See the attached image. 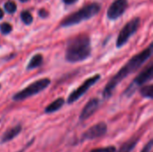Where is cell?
Segmentation results:
<instances>
[{"label": "cell", "mask_w": 153, "mask_h": 152, "mask_svg": "<svg viewBox=\"0 0 153 152\" xmlns=\"http://www.w3.org/2000/svg\"><path fill=\"white\" fill-rule=\"evenodd\" d=\"M65 104V99L63 98H59L56 99V100H54L52 103H50L46 108H45V113L46 114H52L55 113L56 111H58Z\"/></svg>", "instance_id": "obj_12"}, {"label": "cell", "mask_w": 153, "mask_h": 152, "mask_svg": "<svg viewBox=\"0 0 153 152\" xmlns=\"http://www.w3.org/2000/svg\"><path fill=\"white\" fill-rule=\"evenodd\" d=\"M49 84H50V80L48 78H42L37 80L31 84H30L28 87H26L25 89L15 93L13 97V99L14 101H22L23 99H26L31 96H34L41 92L42 90L47 89Z\"/></svg>", "instance_id": "obj_4"}, {"label": "cell", "mask_w": 153, "mask_h": 152, "mask_svg": "<svg viewBox=\"0 0 153 152\" xmlns=\"http://www.w3.org/2000/svg\"><path fill=\"white\" fill-rule=\"evenodd\" d=\"M38 14H39V16L40 18H43L44 19V18H46V17L48 16V12L47 10H45V9H40V10H39Z\"/></svg>", "instance_id": "obj_20"}, {"label": "cell", "mask_w": 153, "mask_h": 152, "mask_svg": "<svg viewBox=\"0 0 153 152\" xmlns=\"http://www.w3.org/2000/svg\"><path fill=\"white\" fill-rule=\"evenodd\" d=\"M108 131L107 125L103 122H100L97 125H92L82 135V142L87 140H93L100 137H102L106 134Z\"/></svg>", "instance_id": "obj_8"}, {"label": "cell", "mask_w": 153, "mask_h": 152, "mask_svg": "<svg viewBox=\"0 0 153 152\" xmlns=\"http://www.w3.org/2000/svg\"><path fill=\"white\" fill-rule=\"evenodd\" d=\"M128 6L127 0H115L112 4L109 6L107 15L110 20H116L126 12Z\"/></svg>", "instance_id": "obj_9"}, {"label": "cell", "mask_w": 153, "mask_h": 152, "mask_svg": "<svg viewBox=\"0 0 153 152\" xmlns=\"http://www.w3.org/2000/svg\"><path fill=\"white\" fill-rule=\"evenodd\" d=\"M141 94L143 97L147 98V99H152L153 94V86L152 85H148V86H143L141 89Z\"/></svg>", "instance_id": "obj_15"}, {"label": "cell", "mask_w": 153, "mask_h": 152, "mask_svg": "<svg viewBox=\"0 0 153 152\" xmlns=\"http://www.w3.org/2000/svg\"><path fill=\"white\" fill-rule=\"evenodd\" d=\"M100 79V75L96 74V75L85 80L84 82L82 85H80L75 90H74L69 95V97L67 99V103L68 104H73V103L76 102L82 96H83L91 89V86H93L97 82H99Z\"/></svg>", "instance_id": "obj_7"}, {"label": "cell", "mask_w": 153, "mask_h": 152, "mask_svg": "<svg viewBox=\"0 0 153 152\" xmlns=\"http://www.w3.org/2000/svg\"><path fill=\"white\" fill-rule=\"evenodd\" d=\"M4 10H5L8 13H13L16 11V8H17L15 3L13 2V1H7V2L4 4Z\"/></svg>", "instance_id": "obj_17"}, {"label": "cell", "mask_w": 153, "mask_h": 152, "mask_svg": "<svg viewBox=\"0 0 153 152\" xmlns=\"http://www.w3.org/2000/svg\"><path fill=\"white\" fill-rule=\"evenodd\" d=\"M42 63H43V56H42V55L41 54H36L30 60V62H29V64L27 65V69L28 70L35 69V68L40 66L42 65Z\"/></svg>", "instance_id": "obj_14"}, {"label": "cell", "mask_w": 153, "mask_h": 152, "mask_svg": "<svg viewBox=\"0 0 153 152\" xmlns=\"http://www.w3.org/2000/svg\"><path fill=\"white\" fill-rule=\"evenodd\" d=\"M140 22H141V19L139 17H135L134 19H132L131 21H129L121 30L117 39V47H123L127 41L128 39L137 31L139 26H140Z\"/></svg>", "instance_id": "obj_5"}, {"label": "cell", "mask_w": 153, "mask_h": 152, "mask_svg": "<svg viewBox=\"0 0 153 152\" xmlns=\"http://www.w3.org/2000/svg\"><path fill=\"white\" fill-rule=\"evenodd\" d=\"M100 4L98 3H91L88 4L80 10H78L75 13H71L70 15L66 16L61 22V27H70L75 24H78L83 21L89 20L99 13L100 11Z\"/></svg>", "instance_id": "obj_3"}, {"label": "cell", "mask_w": 153, "mask_h": 152, "mask_svg": "<svg viewBox=\"0 0 153 152\" xmlns=\"http://www.w3.org/2000/svg\"><path fill=\"white\" fill-rule=\"evenodd\" d=\"M22 131V126L20 125L14 126V127H12L10 129H8L1 137V141H0V143H6L10 141H12L13 139H14L17 135L20 134Z\"/></svg>", "instance_id": "obj_11"}, {"label": "cell", "mask_w": 153, "mask_h": 152, "mask_svg": "<svg viewBox=\"0 0 153 152\" xmlns=\"http://www.w3.org/2000/svg\"><path fill=\"white\" fill-rule=\"evenodd\" d=\"M13 30V26L8 23V22H4L2 24H0V31L2 34L4 35H7L9 34L11 31Z\"/></svg>", "instance_id": "obj_18"}, {"label": "cell", "mask_w": 153, "mask_h": 152, "mask_svg": "<svg viewBox=\"0 0 153 152\" xmlns=\"http://www.w3.org/2000/svg\"><path fill=\"white\" fill-rule=\"evenodd\" d=\"M152 44H151L146 49L142 51L141 53L133 56L108 82L104 90H103V97L105 99H108L111 97L114 90L126 77L129 74L136 72L152 55Z\"/></svg>", "instance_id": "obj_1"}, {"label": "cell", "mask_w": 153, "mask_h": 152, "mask_svg": "<svg viewBox=\"0 0 153 152\" xmlns=\"http://www.w3.org/2000/svg\"><path fill=\"white\" fill-rule=\"evenodd\" d=\"M138 141H139L138 137H133V138L129 139L127 142H126L121 146V148L119 149L118 152H132V151L135 148Z\"/></svg>", "instance_id": "obj_13"}, {"label": "cell", "mask_w": 153, "mask_h": 152, "mask_svg": "<svg viewBox=\"0 0 153 152\" xmlns=\"http://www.w3.org/2000/svg\"><path fill=\"white\" fill-rule=\"evenodd\" d=\"M78 0H63V2L65 4H74L75 2H77Z\"/></svg>", "instance_id": "obj_22"}, {"label": "cell", "mask_w": 153, "mask_h": 152, "mask_svg": "<svg viewBox=\"0 0 153 152\" xmlns=\"http://www.w3.org/2000/svg\"><path fill=\"white\" fill-rule=\"evenodd\" d=\"M21 2H22V3H25V2H28L29 0H20Z\"/></svg>", "instance_id": "obj_24"}, {"label": "cell", "mask_w": 153, "mask_h": 152, "mask_svg": "<svg viewBox=\"0 0 153 152\" xmlns=\"http://www.w3.org/2000/svg\"><path fill=\"white\" fill-rule=\"evenodd\" d=\"M152 141L151 140V141L146 144V146L142 150V151L141 152H150L151 151V150H152Z\"/></svg>", "instance_id": "obj_21"}, {"label": "cell", "mask_w": 153, "mask_h": 152, "mask_svg": "<svg viewBox=\"0 0 153 152\" xmlns=\"http://www.w3.org/2000/svg\"><path fill=\"white\" fill-rule=\"evenodd\" d=\"M0 89H1V84H0Z\"/></svg>", "instance_id": "obj_25"}, {"label": "cell", "mask_w": 153, "mask_h": 152, "mask_svg": "<svg viewBox=\"0 0 153 152\" xmlns=\"http://www.w3.org/2000/svg\"><path fill=\"white\" fill-rule=\"evenodd\" d=\"M100 105V101L98 99H91L83 108L82 111L81 112L80 115V120L84 121L86 119H88L89 117H91L98 109Z\"/></svg>", "instance_id": "obj_10"}, {"label": "cell", "mask_w": 153, "mask_h": 152, "mask_svg": "<svg viewBox=\"0 0 153 152\" xmlns=\"http://www.w3.org/2000/svg\"><path fill=\"white\" fill-rule=\"evenodd\" d=\"M91 54V39L86 34H80L67 42L65 59L69 63H78L86 60Z\"/></svg>", "instance_id": "obj_2"}, {"label": "cell", "mask_w": 153, "mask_h": 152, "mask_svg": "<svg viewBox=\"0 0 153 152\" xmlns=\"http://www.w3.org/2000/svg\"><path fill=\"white\" fill-rule=\"evenodd\" d=\"M21 19L26 25H30L33 22L32 15L28 11H22L21 13Z\"/></svg>", "instance_id": "obj_16"}, {"label": "cell", "mask_w": 153, "mask_h": 152, "mask_svg": "<svg viewBox=\"0 0 153 152\" xmlns=\"http://www.w3.org/2000/svg\"><path fill=\"white\" fill-rule=\"evenodd\" d=\"M3 17H4V12H3V10L0 8V20H1Z\"/></svg>", "instance_id": "obj_23"}, {"label": "cell", "mask_w": 153, "mask_h": 152, "mask_svg": "<svg viewBox=\"0 0 153 152\" xmlns=\"http://www.w3.org/2000/svg\"><path fill=\"white\" fill-rule=\"evenodd\" d=\"M153 74V66L152 65H150L146 69H144L138 76H136L134 78V80L133 81V82L128 86V88L126 89V90L124 92V94L127 95V96H132L133 93L135 91V90L137 88H139L140 86H143L144 83H146L147 82L151 81L152 79Z\"/></svg>", "instance_id": "obj_6"}, {"label": "cell", "mask_w": 153, "mask_h": 152, "mask_svg": "<svg viewBox=\"0 0 153 152\" xmlns=\"http://www.w3.org/2000/svg\"><path fill=\"white\" fill-rule=\"evenodd\" d=\"M117 149L115 146H108V147H103V148H97L91 150V152H116Z\"/></svg>", "instance_id": "obj_19"}]
</instances>
